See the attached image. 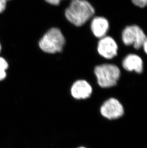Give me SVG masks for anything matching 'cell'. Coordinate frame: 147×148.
Here are the masks:
<instances>
[{
  "instance_id": "obj_1",
  "label": "cell",
  "mask_w": 147,
  "mask_h": 148,
  "mask_svg": "<svg viewBox=\"0 0 147 148\" xmlns=\"http://www.w3.org/2000/svg\"><path fill=\"white\" fill-rule=\"evenodd\" d=\"M94 14V7L86 0H72L65 12L68 21L76 27L83 25Z\"/></svg>"
},
{
  "instance_id": "obj_2",
  "label": "cell",
  "mask_w": 147,
  "mask_h": 148,
  "mask_svg": "<svg viewBox=\"0 0 147 148\" xmlns=\"http://www.w3.org/2000/svg\"><path fill=\"white\" fill-rule=\"evenodd\" d=\"M120 70L112 64H103L96 66L94 73L97 85L106 89L115 86L120 76Z\"/></svg>"
},
{
  "instance_id": "obj_3",
  "label": "cell",
  "mask_w": 147,
  "mask_h": 148,
  "mask_svg": "<svg viewBox=\"0 0 147 148\" xmlns=\"http://www.w3.org/2000/svg\"><path fill=\"white\" fill-rule=\"evenodd\" d=\"M65 39L61 31L57 28H52L44 34L39 41L41 49L48 53H56L62 50Z\"/></svg>"
},
{
  "instance_id": "obj_4",
  "label": "cell",
  "mask_w": 147,
  "mask_h": 148,
  "mask_svg": "<svg viewBox=\"0 0 147 148\" xmlns=\"http://www.w3.org/2000/svg\"><path fill=\"white\" fill-rule=\"evenodd\" d=\"M147 36L143 30L137 25L126 27L122 33V40L126 46H133L136 49H140Z\"/></svg>"
},
{
  "instance_id": "obj_5",
  "label": "cell",
  "mask_w": 147,
  "mask_h": 148,
  "mask_svg": "<svg viewBox=\"0 0 147 148\" xmlns=\"http://www.w3.org/2000/svg\"><path fill=\"white\" fill-rule=\"evenodd\" d=\"M99 111L104 119L113 120L123 116L124 108L119 101L115 98H110L104 101L100 106Z\"/></svg>"
},
{
  "instance_id": "obj_6",
  "label": "cell",
  "mask_w": 147,
  "mask_h": 148,
  "mask_svg": "<svg viewBox=\"0 0 147 148\" xmlns=\"http://www.w3.org/2000/svg\"><path fill=\"white\" fill-rule=\"evenodd\" d=\"M118 46L111 36H105L100 38L97 45L99 54L106 59H112L117 56Z\"/></svg>"
},
{
  "instance_id": "obj_7",
  "label": "cell",
  "mask_w": 147,
  "mask_h": 148,
  "mask_svg": "<svg viewBox=\"0 0 147 148\" xmlns=\"http://www.w3.org/2000/svg\"><path fill=\"white\" fill-rule=\"evenodd\" d=\"M93 92V88L88 82L79 79L73 82L70 88L72 97L76 100H85L89 98Z\"/></svg>"
},
{
  "instance_id": "obj_8",
  "label": "cell",
  "mask_w": 147,
  "mask_h": 148,
  "mask_svg": "<svg viewBox=\"0 0 147 148\" xmlns=\"http://www.w3.org/2000/svg\"><path fill=\"white\" fill-rule=\"evenodd\" d=\"M122 67L127 71L140 73L143 71V60L137 55L129 54L122 61Z\"/></svg>"
},
{
  "instance_id": "obj_9",
  "label": "cell",
  "mask_w": 147,
  "mask_h": 148,
  "mask_svg": "<svg viewBox=\"0 0 147 148\" xmlns=\"http://www.w3.org/2000/svg\"><path fill=\"white\" fill-rule=\"evenodd\" d=\"M109 23L104 17L97 16L93 18L91 24V28L95 36L101 38L106 36L109 29Z\"/></svg>"
},
{
  "instance_id": "obj_10",
  "label": "cell",
  "mask_w": 147,
  "mask_h": 148,
  "mask_svg": "<svg viewBox=\"0 0 147 148\" xmlns=\"http://www.w3.org/2000/svg\"><path fill=\"white\" fill-rule=\"evenodd\" d=\"M8 67V65L6 61L3 58L0 57V81L4 80L6 77L5 71Z\"/></svg>"
},
{
  "instance_id": "obj_11",
  "label": "cell",
  "mask_w": 147,
  "mask_h": 148,
  "mask_svg": "<svg viewBox=\"0 0 147 148\" xmlns=\"http://www.w3.org/2000/svg\"><path fill=\"white\" fill-rule=\"evenodd\" d=\"M135 5L140 8L147 6V0H131Z\"/></svg>"
},
{
  "instance_id": "obj_12",
  "label": "cell",
  "mask_w": 147,
  "mask_h": 148,
  "mask_svg": "<svg viewBox=\"0 0 147 148\" xmlns=\"http://www.w3.org/2000/svg\"><path fill=\"white\" fill-rule=\"evenodd\" d=\"M7 0H0V13L4 11L6 5Z\"/></svg>"
},
{
  "instance_id": "obj_13",
  "label": "cell",
  "mask_w": 147,
  "mask_h": 148,
  "mask_svg": "<svg viewBox=\"0 0 147 148\" xmlns=\"http://www.w3.org/2000/svg\"><path fill=\"white\" fill-rule=\"evenodd\" d=\"M47 3L54 5H58L61 0H45Z\"/></svg>"
},
{
  "instance_id": "obj_14",
  "label": "cell",
  "mask_w": 147,
  "mask_h": 148,
  "mask_svg": "<svg viewBox=\"0 0 147 148\" xmlns=\"http://www.w3.org/2000/svg\"><path fill=\"white\" fill-rule=\"evenodd\" d=\"M142 47L143 48V50L147 54V37H146V39L145 40Z\"/></svg>"
},
{
  "instance_id": "obj_15",
  "label": "cell",
  "mask_w": 147,
  "mask_h": 148,
  "mask_svg": "<svg viewBox=\"0 0 147 148\" xmlns=\"http://www.w3.org/2000/svg\"><path fill=\"white\" fill-rule=\"evenodd\" d=\"M78 148H85V147H79Z\"/></svg>"
},
{
  "instance_id": "obj_16",
  "label": "cell",
  "mask_w": 147,
  "mask_h": 148,
  "mask_svg": "<svg viewBox=\"0 0 147 148\" xmlns=\"http://www.w3.org/2000/svg\"><path fill=\"white\" fill-rule=\"evenodd\" d=\"M0 50H1V45H0Z\"/></svg>"
},
{
  "instance_id": "obj_17",
  "label": "cell",
  "mask_w": 147,
  "mask_h": 148,
  "mask_svg": "<svg viewBox=\"0 0 147 148\" xmlns=\"http://www.w3.org/2000/svg\"><path fill=\"white\" fill-rule=\"evenodd\" d=\"M7 1H8V0H7Z\"/></svg>"
}]
</instances>
